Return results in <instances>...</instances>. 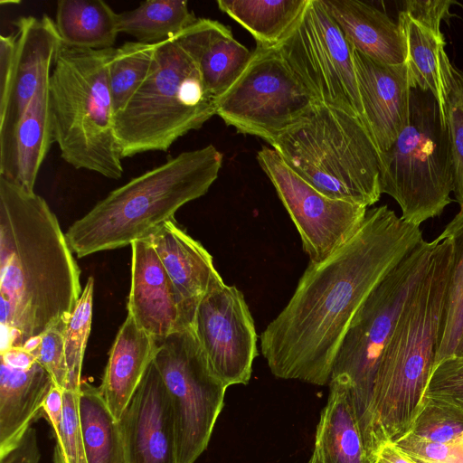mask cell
<instances>
[{
	"label": "cell",
	"mask_w": 463,
	"mask_h": 463,
	"mask_svg": "<svg viewBox=\"0 0 463 463\" xmlns=\"http://www.w3.org/2000/svg\"><path fill=\"white\" fill-rule=\"evenodd\" d=\"M452 244V262L440 320L435 365L451 357L463 333V210L437 237Z\"/></svg>",
	"instance_id": "obj_31"
},
{
	"label": "cell",
	"mask_w": 463,
	"mask_h": 463,
	"mask_svg": "<svg viewBox=\"0 0 463 463\" xmlns=\"http://www.w3.org/2000/svg\"><path fill=\"white\" fill-rule=\"evenodd\" d=\"M352 51L364 122L383 153L408 124L411 87L408 67L383 64L353 47Z\"/></svg>",
	"instance_id": "obj_18"
},
{
	"label": "cell",
	"mask_w": 463,
	"mask_h": 463,
	"mask_svg": "<svg viewBox=\"0 0 463 463\" xmlns=\"http://www.w3.org/2000/svg\"><path fill=\"white\" fill-rule=\"evenodd\" d=\"M53 384L38 362L28 369H20L1 361L0 458L13 450L43 415V406Z\"/></svg>",
	"instance_id": "obj_22"
},
{
	"label": "cell",
	"mask_w": 463,
	"mask_h": 463,
	"mask_svg": "<svg viewBox=\"0 0 463 463\" xmlns=\"http://www.w3.org/2000/svg\"><path fill=\"white\" fill-rule=\"evenodd\" d=\"M49 77L44 78L22 118L0 138V176L29 192L54 140L49 105Z\"/></svg>",
	"instance_id": "obj_21"
},
{
	"label": "cell",
	"mask_w": 463,
	"mask_h": 463,
	"mask_svg": "<svg viewBox=\"0 0 463 463\" xmlns=\"http://www.w3.org/2000/svg\"><path fill=\"white\" fill-rule=\"evenodd\" d=\"M222 154L213 145L185 151L111 191L65 232L82 258L148 239L217 179Z\"/></svg>",
	"instance_id": "obj_4"
},
{
	"label": "cell",
	"mask_w": 463,
	"mask_h": 463,
	"mask_svg": "<svg viewBox=\"0 0 463 463\" xmlns=\"http://www.w3.org/2000/svg\"><path fill=\"white\" fill-rule=\"evenodd\" d=\"M380 189L420 226L451 203L453 169L446 114L430 91L411 87L408 124L389 149L379 153Z\"/></svg>",
	"instance_id": "obj_8"
},
{
	"label": "cell",
	"mask_w": 463,
	"mask_h": 463,
	"mask_svg": "<svg viewBox=\"0 0 463 463\" xmlns=\"http://www.w3.org/2000/svg\"><path fill=\"white\" fill-rule=\"evenodd\" d=\"M130 246L128 314L157 342L193 327L194 317L183 303L150 241H136Z\"/></svg>",
	"instance_id": "obj_15"
},
{
	"label": "cell",
	"mask_w": 463,
	"mask_h": 463,
	"mask_svg": "<svg viewBox=\"0 0 463 463\" xmlns=\"http://www.w3.org/2000/svg\"><path fill=\"white\" fill-rule=\"evenodd\" d=\"M257 160L294 222L309 261H322L360 228L366 206L321 194L273 148L262 146Z\"/></svg>",
	"instance_id": "obj_13"
},
{
	"label": "cell",
	"mask_w": 463,
	"mask_h": 463,
	"mask_svg": "<svg viewBox=\"0 0 463 463\" xmlns=\"http://www.w3.org/2000/svg\"><path fill=\"white\" fill-rule=\"evenodd\" d=\"M328 386L309 463H373L365 448L351 390L334 380Z\"/></svg>",
	"instance_id": "obj_24"
},
{
	"label": "cell",
	"mask_w": 463,
	"mask_h": 463,
	"mask_svg": "<svg viewBox=\"0 0 463 463\" xmlns=\"http://www.w3.org/2000/svg\"><path fill=\"white\" fill-rule=\"evenodd\" d=\"M214 115L215 101L192 58L174 39L159 43L149 75L114 116L120 156L165 152Z\"/></svg>",
	"instance_id": "obj_7"
},
{
	"label": "cell",
	"mask_w": 463,
	"mask_h": 463,
	"mask_svg": "<svg viewBox=\"0 0 463 463\" xmlns=\"http://www.w3.org/2000/svg\"><path fill=\"white\" fill-rule=\"evenodd\" d=\"M317 103L278 47L256 45L247 66L216 101V115L239 133L270 144Z\"/></svg>",
	"instance_id": "obj_11"
},
{
	"label": "cell",
	"mask_w": 463,
	"mask_h": 463,
	"mask_svg": "<svg viewBox=\"0 0 463 463\" xmlns=\"http://www.w3.org/2000/svg\"><path fill=\"white\" fill-rule=\"evenodd\" d=\"M1 361L20 369H28L37 362L35 356L23 347H12L1 352Z\"/></svg>",
	"instance_id": "obj_43"
},
{
	"label": "cell",
	"mask_w": 463,
	"mask_h": 463,
	"mask_svg": "<svg viewBox=\"0 0 463 463\" xmlns=\"http://www.w3.org/2000/svg\"><path fill=\"white\" fill-rule=\"evenodd\" d=\"M79 415L88 463H128L119 421L99 387L81 382Z\"/></svg>",
	"instance_id": "obj_28"
},
{
	"label": "cell",
	"mask_w": 463,
	"mask_h": 463,
	"mask_svg": "<svg viewBox=\"0 0 463 463\" xmlns=\"http://www.w3.org/2000/svg\"><path fill=\"white\" fill-rule=\"evenodd\" d=\"M308 0H219L217 5L245 28L257 45L278 47L303 13Z\"/></svg>",
	"instance_id": "obj_29"
},
{
	"label": "cell",
	"mask_w": 463,
	"mask_h": 463,
	"mask_svg": "<svg viewBox=\"0 0 463 463\" xmlns=\"http://www.w3.org/2000/svg\"><path fill=\"white\" fill-rule=\"evenodd\" d=\"M375 463H378V462H375Z\"/></svg>",
	"instance_id": "obj_48"
},
{
	"label": "cell",
	"mask_w": 463,
	"mask_h": 463,
	"mask_svg": "<svg viewBox=\"0 0 463 463\" xmlns=\"http://www.w3.org/2000/svg\"><path fill=\"white\" fill-rule=\"evenodd\" d=\"M434 246L435 240H423L385 275L354 316L335 357L330 381L351 390L364 440L381 356Z\"/></svg>",
	"instance_id": "obj_9"
},
{
	"label": "cell",
	"mask_w": 463,
	"mask_h": 463,
	"mask_svg": "<svg viewBox=\"0 0 463 463\" xmlns=\"http://www.w3.org/2000/svg\"><path fill=\"white\" fill-rule=\"evenodd\" d=\"M405 455L429 463H463V446L430 441L406 433L392 442Z\"/></svg>",
	"instance_id": "obj_39"
},
{
	"label": "cell",
	"mask_w": 463,
	"mask_h": 463,
	"mask_svg": "<svg viewBox=\"0 0 463 463\" xmlns=\"http://www.w3.org/2000/svg\"><path fill=\"white\" fill-rule=\"evenodd\" d=\"M413 458L417 463H429V462H426V461H422L420 459H417V458Z\"/></svg>",
	"instance_id": "obj_46"
},
{
	"label": "cell",
	"mask_w": 463,
	"mask_h": 463,
	"mask_svg": "<svg viewBox=\"0 0 463 463\" xmlns=\"http://www.w3.org/2000/svg\"><path fill=\"white\" fill-rule=\"evenodd\" d=\"M193 328L214 374L227 387L248 384L258 348L242 292L225 283L212 289L197 307Z\"/></svg>",
	"instance_id": "obj_14"
},
{
	"label": "cell",
	"mask_w": 463,
	"mask_h": 463,
	"mask_svg": "<svg viewBox=\"0 0 463 463\" xmlns=\"http://www.w3.org/2000/svg\"><path fill=\"white\" fill-rule=\"evenodd\" d=\"M451 357H463V333Z\"/></svg>",
	"instance_id": "obj_45"
},
{
	"label": "cell",
	"mask_w": 463,
	"mask_h": 463,
	"mask_svg": "<svg viewBox=\"0 0 463 463\" xmlns=\"http://www.w3.org/2000/svg\"><path fill=\"white\" fill-rule=\"evenodd\" d=\"M406 433L430 441L461 445L463 407L441 398L423 395Z\"/></svg>",
	"instance_id": "obj_33"
},
{
	"label": "cell",
	"mask_w": 463,
	"mask_h": 463,
	"mask_svg": "<svg viewBox=\"0 0 463 463\" xmlns=\"http://www.w3.org/2000/svg\"><path fill=\"white\" fill-rule=\"evenodd\" d=\"M278 49L317 102L364 122L352 46L322 0H308Z\"/></svg>",
	"instance_id": "obj_12"
},
{
	"label": "cell",
	"mask_w": 463,
	"mask_h": 463,
	"mask_svg": "<svg viewBox=\"0 0 463 463\" xmlns=\"http://www.w3.org/2000/svg\"><path fill=\"white\" fill-rule=\"evenodd\" d=\"M420 226L387 205L367 209L357 232L331 255L309 261L285 307L260 335V351L279 379L328 385L335 357L373 289L422 241Z\"/></svg>",
	"instance_id": "obj_1"
},
{
	"label": "cell",
	"mask_w": 463,
	"mask_h": 463,
	"mask_svg": "<svg viewBox=\"0 0 463 463\" xmlns=\"http://www.w3.org/2000/svg\"><path fill=\"white\" fill-rule=\"evenodd\" d=\"M451 0H407L403 2L402 12L425 26L441 32L442 21H449L454 14L450 12Z\"/></svg>",
	"instance_id": "obj_40"
},
{
	"label": "cell",
	"mask_w": 463,
	"mask_h": 463,
	"mask_svg": "<svg viewBox=\"0 0 463 463\" xmlns=\"http://www.w3.org/2000/svg\"><path fill=\"white\" fill-rule=\"evenodd\" d=\"M451 262V242L436 238L426 271L381 356L364 434L373 462L383 445L408 431L423 398L435 364Z\"/></svg>",
	"instance_id": "obj_3"
},
{
	"label": "cell",
	"mask_w": 463,
	"mask_h": 463,
	"mask_svg": "<svg viewBox=\"0 0 463 463\" xmlns=\"http://www.w3.org/2000/svg\"><path fill=\"white\" fill-rule=\"evenodd\" d=\"M94 279L90 277L64 329L66 390L80 391L84 353L91 327Z\"/></svg>",
	"instance_id": "obj_35"
},
{
	"label": "cell",
	"mask_w": 463,
	"mask_h": 463,
	"mask_svg": "<svg viewBox=\"0 0 463 463\" xmlns=\"http://www.w3.org/2000/svg\"><path fill=\"white\" fill-rule=\"evenodd\" d=\"M40 451L35 430L31 427L20 443L8 454L0 458V463H39Z\"/></svg>",
	"instance_id": "obj_41"
},
{
	"label": "cell",
	"mask_w": 463,
	"mask_h": 463,
	"mask_svg": "<svg viewBox=\"0 0 463 463\" xmlns=\"http://www.w3.org/2000/svg\"><path fill=\"white\" fill-rule=\"evenodd\" d=\"M80 391H63V415L53 431V463H88L82 440L80 415Z\"/></svg>",
	"instance_id": "obj_36"
},
{
	"label": "cell",
	"mask_w": 463,
	"mask_h": 463,
	"mask_svg": "<svg viewBox=\"0 0 463 463\" xmlns=\"http://www.w3.org/2000/svg\"><path fill=\"white\" fill-rule=\"evenodd\" d=\"M350 45L388 65L405 63V48L398 25L384 12L355 0H322Z\"/></svg>",
	"instance_id": "obj_25"
},
{
	"label": "cell",
	"mask_w": 463,
	"mask_h": 463,
	"mask_svg": "<svg viewBox=\"0 0 463 463\" xmlns=\"http://www.w3.org/2000/svg\"><path fill=\"white\" fill-rule=\"evenodd\" d=\"M147 240L185 307L194 317L201 299L224 284L213 265V256L186 233L175 218L157 228Z\"/></svg>",
	"instance_id": "obj_19"
},
{
	"label": "cell",
	"mask_w": 463,
	"mask_h": 463,
	"mask_svg": "<svg viewBox=\"0 0 463 463\" xmlns=\"http://www.w3.org/2000/svg\"><path fill=\"white\" fill-rule=\"evenodd\" d=\"M46 201L0 176V324L4 352L67 322L80 269Z\"/></svg>",
	"instance_id": "obj_2"
},
{
	"label": "cell",
	"mask_w": 463,
	"mask_h": 463,
	"mask_svg": "<svg viewBox=\"0 0 463 463\" xmlns=\"http://www.w3.org/2000/svg\"><path fill=\"white\" fill-rule=\"evenodd\" d=\"M269 145L327 197L367 208L381 197L378 149L362 119L347 111L317 102Z\"/></svg>",
	"instance_id": "obj_6"
},
{
	"label": "cell",
	"mask_w": 463,
	"mask_h": 463,
	"mask_svg": "<svg viewBox=\"0 0 463 463\" xmlns=\"http://www.w3.org/2000/svg\"><path fill=\"white\" fill-rule=\"evenodd\" d=\"M462 446H463V443H462Z\"/></svg>",
	"instance_id": "obj_47"
},
{
	"label": "cell",
	"mask_w": 463,
	"mask_h": 463,
	"mask_svg": "<svg viewBox=\"0 0 463 463\" xmlns=\"http://www.w3.org/2000/svg\"><path fill=\"white\" fill-rule=\"evenodd\" d=\"M158 342L137 326L128 314L109 351L99 387L109 409L119 420L146 369Z\"/></svg>",
	"instance_id": "obj_23"
},
{
	"label": "cell",
	"mask_w": 463,
	"mask_h": 463,
	"mask_svg": "<svg viewBox=\"0 0 463 463\" xmlns=\"http://www.w3.org/2000/svg\"><path fill=\"white\" fill-rule=\"evenodd\" d=\"M424 395L463 407V357H449L435 365Z\"/></svg>",
	"instance_id": "obj_38"
},
{
	"label": "cell",
	"mask_w": 463,
	"mask_h": 463,
	"mask_svg": "<svg viewBox=\"0 0 463 463\" xmlns=\"http://www.w3.org/2000/svg\"><path fill=\"white\" fill-rule=\"evenodd\" d=\"M43 414L50 423L52 431L61 426L63 415V391L55 384L44 401Z\"/></svg>",
	"instance_id": "obj_42"
},
{
	"label": "cell",
	"mask_w": 463,
	"mask_h": 463,
	"mask_svg": "<svg viewBox=\"0 0 463 463\" xmlns=\"http://www.w3.org/2000/svg\"><path fill=\"white\" fill-rule=\"evenodd\" d=\"M14 24L16 46L8 90L0 99V138L13 131L42 80L50 76L61 43L55 21L47 14L22 16Z\"/></svg>",
	"instance_id": "obj_17"
},
{
	"label": "cell",
	"mask_w": 463,
	"mask_h": 463,
	"mask_svg": "<svg viewBox=\"0 0 463 463\" xmlns=\"http://www.w3.org/2000/svg\"><path fill=\"white\" fill-rule=\"evenodd\" d=\"M55 24L65 45L91 50L113 48L118 34L117 14L102 0H61Z\"/></svg>",
	"instance_id": "obj_27"
},
{
	"label": "cell",
	"mask_w": 463,
	"mask_h": 463,
	"mask_svg": "<svg viewBox=\"0 0 463 463\" xmlns=\"http://www.w3.org/2000/svg\"><path fill=\"white\" fill-rule=\"evenodd\" d=\"M196 20L185 0H149L133 10L117 14L118 33L147 44L174 39Z\"/></svg>",
	"instance_id": "obj_30"
},
{
	"label": "cell",
	"mask_w": 463,
	"mask_h": 463,
	"mask_svg": "<svg viewBox=\"0 0 463 463\" xmlns=\"http://www.w3.org/2000/svg\"><path fill=\"white\" fill-rule=\"evenodd\" d=\"M174 40L194 61L214 101L235 82L252 55L228 26L209 18H197Z\"/></svg>",
	"instance_id": "obj_20"
},
{
	"label": "cell",
	"mask_w": 463,
	"mask_h": 463,
	"mask_svg": "<svg viewBox=\"0 0 463 463\" xmlns=\"http://www.w3.org/2000/svg\"><path fill=\"white\" fill-rule=\"evenodd\" d=\"M118 421L128 463H177L170 398L154 361Z\"/></svg>",
	"instance_id": "obj_16"
},
{
	"label": "cell",
	"mask_w": 463,
	"mask_h": 463,
	"mask_svg": "<svg viewBox=\"0 0 463 463\" xmlns=\"http://www.w3.org/2000/svg\"><path fill=\"white\" fill-rule=\"evenodd\" d=\"M67 322H61L40 335V342L33 354L47 371L53 383L62 391L67 389L68 368L64 352V329Z\"/></svg>",
	"instance_id": "obj_37"
},
{
	"label": "cell",
	"mask_w": 463,
	"mask_h": 463,
	"mask_svg": "<svg viewBox=\"0 0 463 463\" xmlns=\"http://www.w3.org/2000/svg\"><path fill=\"white\" fill-rule=\"evenodd\" d=\"M443 76L453 169V194L460 210H463V70L456 67L447 58L443 65Z\"/></svg>",
	"instance_id": "obj_34"
},
{
	"label": "cell",
	"mask_w": 463,
	"mask_h": 463,
	"mask_svg": "<svg viewBox=\"0 0 463 463\" xmlns=\"http://www.w3.org/2000/svg\"><path fill=\"white\" fill-rule=\"evenodd\" d=\"M158 43L126 42L113 48L108 64L114 116L127 105L149 75Z\"/></svg>",
	"instance_id": "obj_32"
},
{
	"label": "cell",
	"mask_w": 463,
	"mask_h": 463,
	"mask_svg": "<svg viewBox=\"0 0 463 463\" xmlns=\"http://www.w3.org/2000/svg\"><path fill=\"white\" fill-rule=\"evenodd\" d=\"M398 25L404 43L411 86L430 91L446 114L443 64L449 56L442 32L423 25L402 11L399 13Z\"/></svg>",
	"instance_id": "obj_26"
},
{
	"label": "cell",
	"mask_w": 463,
	"mask_h": 463,
	"mask_svg": "<svg viewBox=\"0 0 463 463\" xmlns=\"http://www.w3.org/2000/svg\"><path fill=\"white\" fill-rule=\"evenodd\" d=\"M378 463H417L413 458L399 450L392 442L381 447L377 455Z\"/></svg>",
	"instance_id": "obj_44"
},
{
	"label": "cell",
	"mask_w": 463,
	"mask_h": 463,
	"mask_svg": "<svg viewBox=\"0 0 463 463\" xmlns=\"http://www.w3.org/2000/svg\"><path fill=\"white\" fill-rule=\"evenodd\" d=\"M153 361L170 398L177 463H194L208 446L228 387L211 369L193 327L158 342Z\"/></svg>",
	"instance_id": "obj_10"
},
{
	"label": "cell",
	"mask_w": 463,
	"mask_h": 463,
	"mask_svg": "<svg viewBox=\"0 0 463 463\" xmlns=\"http://www.w3.org/2000/svg\"><path fill=\"white\" fill-rule=\"evenodd\" d=\"M113 48L91 50L61 43L48 91L54 140L62 159L76 169L119 179L124 170L108 77Z\"/></svg>",
	"instance_id": "obj_5"
}]
</instances>
